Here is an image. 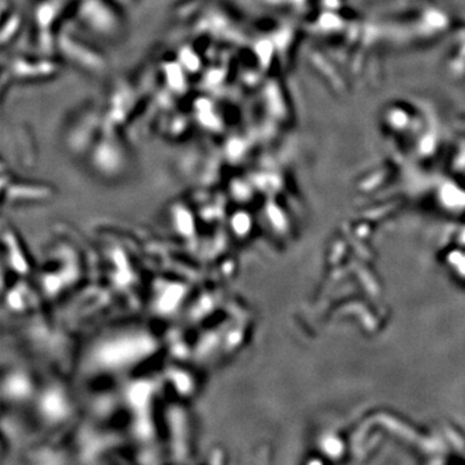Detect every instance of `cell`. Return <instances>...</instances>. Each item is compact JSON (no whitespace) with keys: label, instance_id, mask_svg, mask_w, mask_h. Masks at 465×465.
<instances>
[{"label":"cell","instance_id":"obj_2","mask_svg":"<svg viewBox=\"0 0 465 465\" xmlns=\"http://www.w3.org/2000/svg\"><path fill=\"white\" fill-rule=\"evenodd\" d=\"M41 407H43V411L45 412L44 415L48 416L49 419L62 418L66 410L62 396H59L58 392L56 391H49L44 394Z\"/></svg>","mask_w":465,"mask_h":465},{"label":"cell","instance_id":"obj_1","mask_svg":"<svg viewBox=\"0 0 465 465\" xmlns=\"http://www.w3.org/2000/svg\"><path fill=\"white\" fill-rule=\"evenodd\" d=\"M153 348V343L144 335H122L106 340L96 353V361L101 366L119 369L132 365Z\"/></svg>","mask_w":465,"mask_h":465},{"label":"cell","instance_id":"obj_3","mask_svg":"<svg viewBox=\"0 0 465 465\" xmlns=\"http://www.w3.org/2000/svg\"><path fill=\"white\" fill-rule=\"evenodd\" d=\"M6 388H8V392H9V396L14 397V398H19V397H25L27 394L28 391V384L27 380H26L23 376L21 375H13V376H9V380L6 383Z\"/></svg>","mask_w":465,"mask_h":465}]
</instances>
